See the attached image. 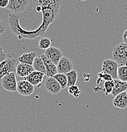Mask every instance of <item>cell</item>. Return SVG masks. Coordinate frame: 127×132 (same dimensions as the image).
Wrapping results in <instances>:
<instances>
[{
  "label": "cell",
  "instance_id": "cell-1",
  "mask_svg": "<svg viewBox=\"0 0 127 132\" xmlns=\"http://www.w3.org/2000/svg\"><path fill=\"white\" fill-rule=\"evenodd\" d=\"M60 10L53 8H43L41 10L42 20L41 24L34 30H26L22 28L20 24V18L18 14L10 13L8 16V24L11 30L17 36L19 39H34L43 36L49 26L54 22L59 15Z\"/></svg>",
  "mask_w": 127,
  "mask_h": 132
},
{
  "label": "cell",
  "instance_id": "cell-2",
  "mask_svg": "<svg viewBox=\"0 0 127 132\" xmlns=\"http://www.w3.org/2000/svg\"><path fill=\"white\" fill-rule=\"evenodd\" d=\"M113 59L120 66L127 65V45L120 43L116 45L113 50Z\"/></svg>",
  "mask_w": 127,
  "mask_h": 132
},
{
  "label": "cell",
  "instance_id": "cell-3",
  "mask_svg": "<svg viewBox=\"0 0 127 132\" xmlns=\"http://www.w3.org/2000/svg\"><path fill=\"white\" fill-rule=\"evenodd\" d=\"M63 0H33V10L41 12L43 8H53L60 10Z\"/></svg>",
  "mask_w": 127,
  "mask_h": 132
},
{
  "label": "cell",
  "instance_id": "cell-4",
  "mask_svg": "<svg viewBox=\"0 0 127 132\" xmlns=\"http://www.w3.org/2000/svg\"><path fill=\"white\" fill-rule=\"evenodd\" d=\"M2 87L9 92H17V81L14 72L5 74L1 79Z\"/></svg>",
  "mask_w": 127,
  "mask_h": 132
},
{
  "label": "cell",
  "instance_id": "cell-5",
  "mask_svg": "<svg viewBox=\"0 0 127 132\" xmlns=\"http://www.w3.org/2000/svg\"><path fill=\"white\" fill-rule=\"evenodd\" d=\"M31 0H9L6 8L13 13L18 14L25 12Z\"/></svg>",
  "mask_w": 127,
  "mask_h": 132
},
{
  "label": "cell",
  "instance_id": "cell-6",
  "mask_svg": "<svg viewBox=\"0 0 127 132\" xmlns=\"http://www.w3.org/2000/svg\"><path fill=\"white\" fill-rule=\"evenodd\" d=\"M17 67V61L10 56L0 64V81L5 74L15 71Z\"/></svg>",
  "mask_w": 127,
  "mask_h": 132
},
{
  "label": "cell",
  "instance_id": "cell-7",
  "mask_svg": "<svg viewBox=\"0 0 127 132\" xmlns=\"http://www.w3.org/2000/svg\"><path fill=\"white\" fill-rule=\"evenodd\" d=\"M119 65L114 60L106 59L102 62L101 71L110 74L113 79H117L118 78V69Z\"/></svg>",
  "mask_w": 127,
  "mask_h": 132
},
{
  "label": "cell",
  "instance_id": "cell-8",
  "mask_svg": "<svg viewBox=\"0 0 127 132\" xmlns=\"http://www.w3.org/2000/svg\"><path fill=\"white\" fill-rule=\"evenodd\" d=\"M34 86L26 79L17 82V92L24 97H27L34 93Z\"/></svg>",
  "mask_w": 127,
  "mask_h": 132
},
{
  "label": "cell",
  "instance_id": "cell-9",
  "mask_svg": "<svg viewBox=\"0 0 127 132\" xmlns=\"http://www.w3.org/2000/svg\"><path fill=\"white\" fill-rule=\"evenodd\" d=\"M44 55L55 65H57L60 59L63 57L61 50L54 46H50V48L46 49L44 52Z\"/></svg>",
  "mask_w": 127,
  "mask_h": 132
},
{
  "label": "cell",
  "instance_id": "cell-10",
  "mask_svg": "<svg viewBox=\"0 0 127 132\" xmlns=\"http://www.w3.org/2000/svg\"><path fill=\"white\" fill-rule=\"evenodd\" d=\"M44 88L52 94L56 95L61 90V87L54 77H47L44 84Z\"/></svg>",
  "mask_w": 127,
  "mask_h": 132
},
{
  "label": "cell",
  "instance_id": "cell-11",
  "mask_svg": "<svg viewBox=\"0 0 127 132\" xmlns=\"http://www.w3.org/2000/svg\"><path fill=\"white\" fill-rule=\"evenodd\" d=\"M58 73L66 74L73 69V65L72 60L66 57H63L56 65Z\"/></svg>",
  "mask_w": 127,
  "mask_h": 132
},
{
  "label": "cell",
  "instance_id": "cell-12",
  "mask_svg": "<svg viewBox=\"0 0 127 132\" xmlns=\"http://www.w3.org/2000/svg\"><path fill=\"white\" fill-rule=\"evenodd\" d=\"M45 75L46 74L43 72L34 70L31 74H28L27 77H25V79L29 82H31L34 86H38V87H39V86H40V85L43 81Z\"/></svg>",
  "mask_w": 127,
  "mask_h": 132
},
{
  "label": "cell",
  "instance_id": "cell-13",
  "mask_svg": "<svg viewBox=\"0 0 127 132\" xmlns=\"http://www.w3.org/2000/svg\"><path fill=\"white\" fill-rule=\"evenodd\" d=\"M41 57L42 60H43L45 68H46V75L47 77H53L54 76L55 74L58 73V71H57V67L56 65L52 62L50 60H49L47 57L45 56L44 54H42L40 56Z\"/></svg>",
  "mask_w": 127,
  "mask_h": 132
},
{
  "label": "cell",
  "instance_id": "cell-14",
  "mask_svg": "<svg viewBox=\"0 0 127 132\" xmlns=\"http://www.w3.org/2000/svg\"><path fill=\"white\" fill-rule=\"evenodd\" d=\"M113 104L117 108L124 109L127 107V95L126 91L122 92L114 97L113 100Z\"/></svg>",
  "mask_w": 127,
  "mask_h": 132
},
{
  "label": "cell",
  "instance_id": "cell-15",
  "mask_svg": "<svg viewBox=\"0 0 127 132\" xmlns=\"http://www.w3.org/2000/svg\"><path fill=\"white\" fill-rule=\"evenodd\" d=\"M34 69L32 65H28V64H24V63H20L17 65L16 67V74L18 76L25 78L28 74H30Z\"/></svg>",
  "mask_w": 127,
  "mask_h": 132
},
{
  "label": "cell",
  "instance_id": "cell-16",
  "mask_svg": "<svg viewBox=\"0 0 127 132\" xmlns=\"http://www.w3.org/2000/svg\"><path fill=\"white\" fill-rule=\"evenodd\" d=\"M114 86L111 94L114 97L127 90V81H123L118 79H113Z\"/></svg>",
  "mask_w": 127,
  "mask_h": 132
},
{
  "label": "cell",
  "instance_id": "cell-17",
  "mask_svg": "<svg viewBox=\"0 0 127 132\" xmlns=\"http://www.w3.org/2000/svg\"><path fill=\"white\" fill-rule=\"evenodd\" d=\"M37 57V53L35 52H31L24 53L18 58V60L20 63L28 64L32 65L35 58Z\"/></svg>",
  "mask_w": 127,
  "mask_h": 132
},
{
  "label": "cell",
  "instance_id": "cell-18",
  "mask_svg": "<svg viewBox=\"0 0 127 132\" xmlns=\"http://www.w3.org/2000/svg\"><path fill=\"white\" fill-rule=\"evenodd\" d=\"M32 67H33L35 71H39V72H43V73L46 74V71L44 64L43 60H42L41 57L40 56L35 58L33 62V64H32Z\"/></svg>",
  "mask_w": 127,
  "mask_h": 132
},
{
  "label": "cell",
  "instance_id": "cell-19",
  "mask_svg": "<svg viewBox=\"0 0 127 132\" xmlns=\"http://www.w3.org/2000/svg\"><path fill=\"white\" fill-rule=\"evenodd\" d=\"M53 77H54L58 81V82H59L60 86H61V89H65L66 87H68V79L66 74L58 73V72Z\"/></svg>",
  "mask_w": 127,
  "mask_h": 132
},
{
  "label": "cell",
  "instance_id": "cell-20",
  "mask_svg": "<svg viewBox=\"0 0 127 132\" xmlns=\"http://www.w3.org/2000/svg\"><path fill=\"white\" fill-rule=\"evenodd\" d=\"M68 79V87L76 85V81L78 78L77 72L74 69H72L68 73L66 74Z\"/></svg>",
  "mask_w": 127,
  "mask_h": 132
},
{
  "label": "cell",
  "instance_id": "cell-21",
  "mask_svg": "<svg viewBox=\"0 0 127 132\" xmlns=\"http://www.w3.org/2000/svg\"><path fill=\"white\" fill-rule=\"evenodd\" d=\"M51 42L52 40L50 38H47V37H42L39 39L38 46H39V48L40 49L46 50V49H47L51 46Z\"/></svg>",
  "mask_w": 127,
  "mask_h": 132
},
{
  "label": "cell",
  "instance_id": "cell-22",
  "mask_svg": "<svg viewBox=\"0 0 127 132\" xmlns=\"http://www.w3.org/2000/svg\"><path fill=\"white\" fill-rule=\"evenodd\" d=\"M117 74L119 79L123 81H127V65L119 66Z\"/></svg>",
  "mask_w": 127,
  "mask_h": 132
},
{
  "label": "cell",
  "instance_id": "cell-23",
  "mask_svg": "<svg viewBox=\"0 0 127 132\" xmlns=\"http://www.w3.org/2000/svg\"><path fill=\"white\" fill-rule=\"evenodd\" d=\"M97 76L98 78L97 80V85L99 84V86H100L102 81H111L113 79L111 76L106 73V72H102V71H101L97 74Z\"/></svg>",
  "mask_w": 127,
  "mask_h": 132
},
{
  "label": "cell",
  "instance_id": "cell-24",
  "mask_svg": "<svg viewBox=\"0 0 127 132\" xmlns=\"http://www.w3.org/2000/svg\"><path fill=\"white\" fill-rule=\"evenodd\" d=\"M113 86H114V82L113 80L104 81L103 83L104 91L105 95L108 96L110 94H111V92L113 91Z\"/></svg>",
  "mask_w": 127,
  "mask_h": 132
},
{
  "label": "cell",
  "instance_id": "cell-25",
  "mask_svg": "<svg viewBox=\"0 0 127 132\" xmlns=\"http://www.w3.org/2000/svg\"><path fill=\"white\" fill-rule=\"evenodd\" d=\"M68 92L71 95L74 96L75 98H78L79 97V95H80V93H81V91L79 90V87L75 85H72V86H70L68 87Z\"/></svg>",
  "mask_w": 127,
  "mask_h": 132
},
{
  "label": "cell",
  "instance_id": "cell-26",
  "mask_svg": "<svg viewBox=\"0 0 127 132\" xmlns=\"http://www.w3.org/2000/svg\"><path fill=\"white\" fill-rule=\"evenodd\" d=\"M8 56L9 55L7 54L6 51H5L3 49L0 48V64H1L3 61L6 60Z\"/></svg>",
  "mask_w": 127,
  "mask_h": 132
},
{
  "label": "cell",
  "instance_id": "cell-27",
  "mask_svg": "<svg viewBox=\"0 0 127 132\" xmlns=\"http://www.w3.org/2000/svg\"><path fill=\"white\" fill-rule=\"evenodd\" d=\"M6 29V26L5 23L4 22H3L2 20L0 19V38L2 36V35L3 34V33L5 32Z\"/></svg>",
  "mask_w": 127,
  "mask_h": 132
},
{
  "label": "cell",
  "instance_id": "cell-28",
  "mask_svg": "<svg viewBox=\"0 0 127 132\" xmlns=\"http://www.w3.org/2000/svg\"><path fill=\"white\" fill-rule=\"evenodd\" d=\"M9 3V0H0V7L6 8Z\"/></svg>",
  "mask_w": 127,
  "mask_h": 132
},
{
  "label": "cell",
  "instance_id": "cell-29",
  "mask_svg": "<svg viewBox=\"0 0 127 132\" xmlns=\"http://www.w3.org/2000/svg\"><path fill=\"white\" fill-rule=\"evenodd\" d=\"M123 41L124 43L127 45V29L123 34Z\"/></svg>",
  "mask_w": 127,
  "mask_h": 132
},
{
  "label": "cell",
  "instance_id": "cell-30",
  "mask_svg": "<svg viewBox=\"0 0 127 132\" xmlns=\"http://www.w3.org/2000/svg\"><path fill=\"white\" fill-rule=\"evenodd\" d=\"M84 80L85 81V82H87L90 79V78H91V74H89L87 73L84 74Z\"/></svg>",
  "mask_w": 127,
  "mask_h": 132
},
{
  "label": "cell",
  "instance_id": "cell-31",
  "mask_svg": "<svg viewBox=\"0 0 127 132\" xmlns=\"http://www.w3.org/2000/svg\"><path fill=\"white\" fill-rule=\"evenodd\" d=\"M79 1H85V0H79Z\"/></svg>",
  "mask_w": 127,
  "mask_h": 132
},
{
  "label": "cell",
  "instance_id": "cell-32",
  "mask_svg": "<svg viewBox=\"0 0 127 132\" xmlns=\"http://www.w3.org/2000/svg\"><path fill=\"white\" fill-rule=\"evenodd\" d=\"M126 95H127V91H126Z\"/></svg>",
  "mask_w": 127,
  "mask_h": 132
}]
</instances>
